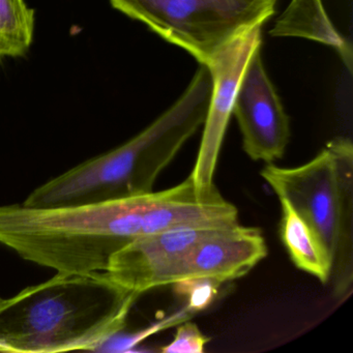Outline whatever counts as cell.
<instances>
[{"label": "cell", "mask_w": 353, "mask_h": 353, "mask_svg": "<svg viewBox=\"0 0 353 353\" xmlns=\"http://www.w3.org/2000/svg\"><path fill=\"white\" fill-rule=\"evenodd\" d=\"M261 176L319 237L332 263L334 295L343 299L353 282V148L336 138L294 168L266 164Z\"/></svg>", "instance_id": "cell-3"}, {"label": "cell", "mask_w": 353, "mask_h": 353, "mask_svg": "<svg viewBox=\"0 0 353 353\" xmlns=\"http://www.w3.org/2000/svg\"><path fill=\"white\" fill-rule=\"evenodd\" d=\"M243 148L253 161L272 164L284 157L290 123L280 97L264 69L261 47L250 57L233 102Z\"/></svg>", "instance_id": "cell-6"}, {"label": "cell", "mask_w": 353, "mask_h": 353, "mask_svg": "<svg viewBox=\"0 0 353 353\" xmlns=\"http://www.w3.org/2000/svg\"><path fill=\"white\" fill-rule=\"evenodd\" d=\"M170 44L210 61L235 39L262 26L276 13V0H109Z\"/></svg>", "instance_id": "cell-4"}, {"label": "cell", "mask_w": 353, "mask_h": 353, "mask_svg": "<svg viewBox=\"0 0 353 353\" xmlns=\"http://www.w3.org/2000/svg\"><path fill=\"white\" fill-rule=\"evenodd\" d=\"M282 216L281 239L293 263L317 278L322 284L330 282L332 263L325 248L313 229L285 199H280Z\"/></svg>", "instance_id": "cell-11"}, {"label": "cell", "mask_w": 353, "mask_h": 353, "mask_svg": "<svg viewBox=\"0 0 353 353\" xmlns=\"http://www.w3.org/2000/svg\"><path fill=\"white\" fill-rule=\"evenodd\" d=\"M268 255L261 230L237 224L216 229L198 241L177 263L170 285L188 278H210L225 283L247 274Z\"/></svg>", "instance_id": "cell-8"}, {"label": "cell", "mask_w": 353, "mask_h": 353, "mask_svg": "<svg viewBox=\"0 0 353 353\" xmlns=\"http://www.w3.org/2000/svg\"><path fill=\"white\" fill-rule=\"evenodd\" d=\"M212 88L210 69L200 63L181 98L146 129L37 188L23 205L68 208L150 193L159 175L203 125Z\"/></svg>", "instance_id": "cell-2"}, {"label": "cell", "mask_w": 353, "mask_h": 353, "mask_svg": "<svg viewBox=\"0 0 353 353\" xmlns=\"http://www.w3.org/2000/svg\"><path fill=\"white\" fill-rule=\"evenodd\" d=\"M210 341L197 324L187 320L177 325L172 342L161 350L164 353H203Z\"/></svg>", "instance_id": "cell-14"}, {"label": "cell", "mask_w": 353, "mask_h": 353, "mask_svg": "<svg viewBox=\"0 0 353 353\" xmlns=\"http://www.w3.org/2000/svg\"><path fill=\"white\" fill-rule=\"evenodd\" d=\"M139 296L106 272H57L14 296L0 297V352L96 349L125 328Z\"/></svg>", "instance_id": "cell-1"}, {"label": "cell", "mask_w": 353, "mask_h": 353, "mask_svg": "<svg viewBox=\"0 0 353 353\" xmlns=\"http://www.w3.org/2000/svg\"><path fill=\"white\" fill-rule=\"evenodd\" d=\"M239 224V210L220 192L202 196L191 177L160 192H152L144 235L185 229L228 228Z\"/></svg>", "instance_id": "cell-9"}, {"label": "cell", "mask_w": 353, "mask_h": 353, "mask_svg": "<svg viewBox=\"0 0 353 353\" xmlns=\"http://www.w3.org/2000/svg\"><path fill=\"white\" fill-rule=\"evenodd\" d=\"M34 30V11L24 0H0V59L24 57Z\"/></svg>", "instance_id": "cell-12"}, {"label": "cell", "mask_w": 353, "mask_h": 353, "mask_svg": "<svg viewBox=\"0 0 353 353\" xmlns=\"http://www.w3.org/2000/svg\"><path fill=\"white\" fill-rule=\"evenodd\" d=\"M261 46V26H257L227 45L208 65L214 88L199 152L189 175L200 195H210L218 191L214 183V172L232 114L235 94L250 57Z\"/></svg>", "instance_id": "cell-5"}, {"label": "cell", "mask_w": 353, "mask_h": 353, "mask_svg": "<svg viewBox=\"0 0 353 353\" xmlns=\"http://www.w3.org/2000/svg\"><path fill=\"white\" fill-rule=\"evenodd\" d=\"M214 230L185 229L142 235L111 256L107 274L119 286L139 295L169 286L177 263Z\"/></svg>", "instance_id": "cell-7"}, {"label": "cell", "mask_w": 353, "mask_h": 353, "mask_svg": "<svg viewBox=\"0 0 353 353\" xmlns=\"http://www.w3.org/2000/svg\"><path fill=\"white\" fill-rule=\"evenodd\" d=\"M220 281L210 278H188L173 283V291L175 294L185 299V305L192 314L198 313L208 309L220 290Z\"/></svg>", "instance_id": "cell-13"}, {"label": "cell", "mask_w": 353, "mask_h": 353, "mask_svg": "<svg viewBox=\"0 0 353 353\" xmlns=\"http://www.w3.org/2000/svg\"><path fill=\"white\" fill-rule=\"evenodd\" d=\"M272 37H295L316 41L338 51L352 73V47L343 38L326 15L322 0H291L270 32Z\"/></svg>", "instance_id": "cell-10"}]
</instances>
